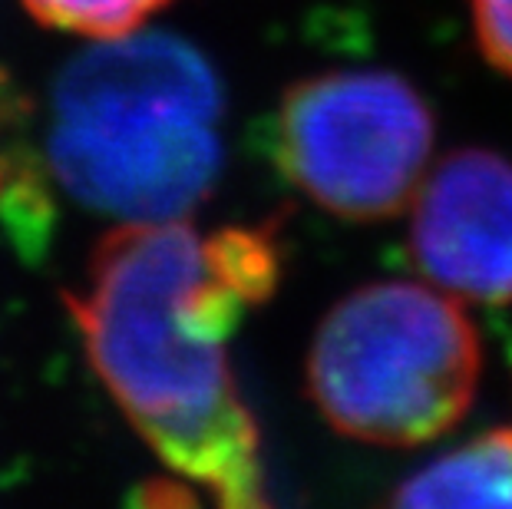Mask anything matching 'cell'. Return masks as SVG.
I'll return each mask as SVG.
<instances>
[{"instance_id": "6da1fadb", "label": "cell", "mask_w": 512, "mask_h": 509, "mask_svg": "<svg viewBox=\"0 0 512 509\" xmlns=\"http://www.w3.org/2000/svg\"><path fill=\"white\" fill-rule=\"evenodd\" d=\"M281 222L202 232L189 219L123 222L63 295L96 377L149 450L215 503H268L258 424L228 341L278 291Z\"/></svg>"}, {"instance_id": "ba28073f", "label": "cell", "mask_w": 512, "mask_h": 509, "mask_svg": "<svg viewBox=\"0 0 512 509\" xmlns=\"http://www.w3.org/2000/svg\"><path fill=\"white\" fill-rule=\"evenodd\" d=\"M470 14L489 67L512 80V0H470Z\"/></svg>"}, {"instance_id": "3957f363", "label": "cell", "mask_w": 512, "mask_h": 509, "mask_svg": "<svg viewBox=\"0 0 512 509\" xmlns=\"http://www.w3.org/2000/svg\"><path fill=\"white\" fill-rule=\"evenodd\" d=\"M483 344L460 301L420 281H374L328 311L308 354V394L344 437L420 447L473 407Z\"/></svg>"}, {"instance_id": "277c9868", "label": "cell", "mask_w": 512, "mask_h": 509, "mask_svg": "<svg viewBox=\"0 0 512 509\" xmlns=\"http://www.w3.org/2000/svg\"><path fill=\"white\" fill-rule=\"evenodd\" d=\"M433 113L390 70L314 73L281 96L275 159L294 189L347 222L397 215L427 179Z\"/></svg>"}, {"instance_id": "8992f818", "label": "cell", "mask_w": 512, "mask_h": 509, "mask_svg": "<svg viewBox=\"0 0 512 509\" xmlns=\"http://www.w3.org/2000/svg\"><path fill=\"white\" fill-rule=\"evenodd\" d=\"M407 509L512 506V427L486 430L400 483L390 496Z\"/></svg>"}, {"instance_id": "5b68a950", "label": "cell", "mask_w": 512, "mask_h": 509, "mask_svg": "<svg viewBox=\"0 0 512 509\" xmlns=\"http://www.w3.org/2000/svg\"><path fill=\"white\" fill-rule=\"evenodd\" d=\"M413 199L410 255L430 285L476 305H512V162L456 149Z\"/></svg>"}, {"instance_id": "7a4b0ae2", "label": "cell", "mask_w": 512, "mask_h": 509, "mask_svg": "<svg viewBox=\"0 0 512 509\" xmlns=\"http://www.w3.org/2000/svg\"><path fill=\"white\" fill-rule=\"evenodd\" d=\"M222 80L169 34L100 40L53 83L43 169L83 209L123 222L185 219L219 182Z\"/></svg>"}, {"instance_id": "52a82bcc", "label": "cell", "mask_w": 512, "mask_h": 509, "mask_svg": "<svg viewBox=\"0 0 512 509\" xmlns=\"http://www.w3.org/2000/svg\"><path fill=\"white\" fill-rule=\"evenodd\" d=\"M20 4L43 27L113 40L133 34L172 0H20Z\"/></svg>"}]
</instances>
